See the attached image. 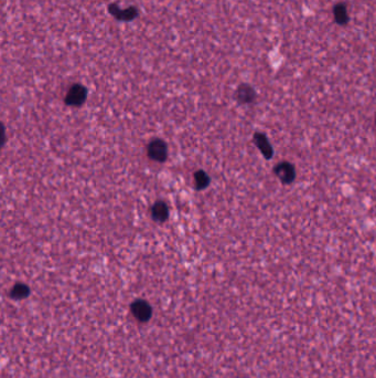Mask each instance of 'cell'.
Returning a JSON list of instances; mask_svg holds the SVG:
<instances>
[{
	"label": "cell",
	"mask_w": 376,
	"mask_h": 378,
	"mask_svg": "<svg viewBox=\"0 0 376 378\" xmlns=\"http://www.w3.org/2000/svg\"><path fill=\"white\" fill-rule=\"evenodd\" d=\"M275 175L277 176L282 184H291L296 177V169L294 166L287 161H282L274 168Z\"/></svg>",
	"instance_id": "obj_1"
},
{
	"label": "cell",
	"mask_w": 376,
	"mask_h": 378,
	"mask_svg": "<svg viewBox=\"0 0 376 378\" xmlns=\"http://www.w3.org/2000/svg\"><path fill=\"white\" fill-rule=\"evenodd\" d=\"M132 312L139 322H147L151 318V306L144 300H137L132 304Z\"/></svg>",
	"instance_id": "obj_2"
},
{
	"label": "cell",
	"mask_w": 376,
	"mask_h": 378,
	"mask_svg": "<svg viewBox=\"0 0 376 378\" xmlns=\"http://www.w3.org/2000/svg\"><path fill=\"white\" fill-rule=\"evenodd\" d=\"M86 95H87V91L84 86L80 84H74L72 88L69 90L65 101L70 105L78 106L85 101Z\"/></svg>",
	"instance_id": "obj_3"
},
{
	"label": "cell",
	"mask_w": 376,
	"mask_h": 378,
	"mask_svg": "<svg viewBox=\"0 0 376 378\" xmlns=\"http://www.w3.org/2000/svg\"><path fill=\"white\" fill-rule=\"evenodd\" d=\"M167 154H168V149H167V145L165 142H162L160 139H154L148 146V155L150 159L157 161H162L167 159Z\"/></svg>",
	"instance_id": "obj_4"
},
{
	"label": "cell",
	"mask_w": 376,
	"mask_h": 378,
	"mask_svg": "<svg viewBox=\"0 0 376 378\" xmlns=\"http://www.w3.org/2000/svg\"><path fill=\"white\" fill-rule=\"evenodd\" d=\"M110 12L113 16H115L117 19L124 20V21H129V20L135 19L138 15V11L135 7H128L127 9L120 10L117 5H111Z\"/></svg>",
	"instance_id": "obj_5"
},
{
	"label": "cell",
	"mask_w": 376,
	"mask_h": 378,
	"mask_svg": "<svg viewBox=\"0 0 376 378\" xmlns=\"http://www.w3.org/2000/svg\"><path fill=\"white\" fill-rule=\"evenodd\" d=\"M254 142L256 144V146L261 149L266 159H271L273 157V147L269 143V140L267 139V137L264 134L261 133H256L254 136Z\"/></svg>",
	"instance_id": "obj_6"
},
{
	"label": "cell",
	"mask_w": 376,
	"mask_h": 378,
	"mask_svg": "<svg viewBox=\"0 0 376 378\" xmlns=\"http://www.w3.org/2000/svg\"><path fill=\"white\" fill-rule=\"evenodd\" d=\"M235 97L240 103H250L256 98V93H255L252 86L247 84H242L240 88L237 89Z\"/></svg>",
	"instance_id": "obj_7"
},
{
	"label": "cell",
	"mask_w": 376,
	"mask_h": 378,
	"mask_svg": "<svg viewBox=\"0 0 376 378\" xmlns=\"http://www.w3.org/2000/svg\"><path fill=\"white\" fill-rule=\"evenodd\" d=\"M333 15H334V19H336V21L339 24L344 26V24L349 22V11L344 3L340 2L338 3V5H336L333 10Z\"/></svg>",
	"instance_id": "obj_8"
},
{
	"label": "cell",
	"mask_w": 376,
	"mask_h": 378,
	"mask_svg": "<svg viewBox=\"0 0 376 378\" xmlns=\"http://www.w3.org/2000/svg\"><path fill=\"white\" fill-rule=\"evenodd\" d=\"M168 208L167 205L164 202H157L152 208V216L153 218L158 220V221H165L168 218Z\"/></svg>",
	"instance_id": "obj_9"
},
{
	"label": "cell",
	"mask_w": 376,
	"mask_h": 378,
	"mask_svg": "<svg viewBox=\"0 0 376 378\" xmlns=\"http://www.w3.org/2000/svg\"><path fill=\"white\" fill-rule=\"evenodd\" d=\"M29 288L24 284H16L14 286V289L11 290L10 296L11 298H17V300H21V298H27L29 296Z\"/></svg>",
	"instance_id": "obj_10"
},
{
	"label": "cell",
	"mask_w": 376,
	"mask_h": 378,
	"mask_svg": "<svg viewBox=\"0 0 376 378\" xmlns=\"http://www.w3.org/2000/svg\"><path fill=\"white\" fill-rule=\"evenodd\" d=\"M195 184L199 188H204L208 184V177L204 172H199L195 174Z\"/></svg>",
	"instance_id": "obj_11"
}]
</instances>
